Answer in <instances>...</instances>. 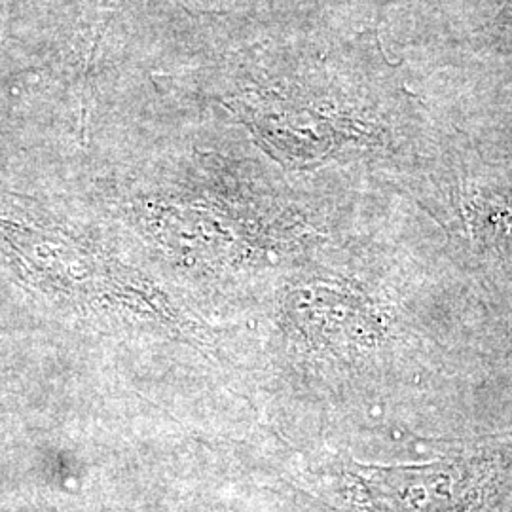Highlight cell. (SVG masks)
Here are the masks:
<instances>
[{
  "mask_svg": "<svg viewBox=\"0 0 512 512\" xmlns=\"http://www.w3.org/2000/svg\"><path fill=\"white\" fill-rule=\"evenodd\" d=\"M511 8H512V0H511Z\"/></svg>",
  "mask_w": 512,
  "mask_h": 512,
  "instance_id": "2",
  "label": "cell"
},
{
  "mask_svg": "<svg viewBox=\"0 0 512 512\" xmlns=\"http://www.w3.org/2000/svg\"><path fill=\"white\" fill-rule=\"evenodd\" d=\"M344 501L355 512H465L469 476L454 467L378 469L351 465L342 471Z\"/></svg>",
  "mask_w": 512,
  "mask_h": 512,
  "instance_id": "1",
  "label": "cell"
}]
</instances>
